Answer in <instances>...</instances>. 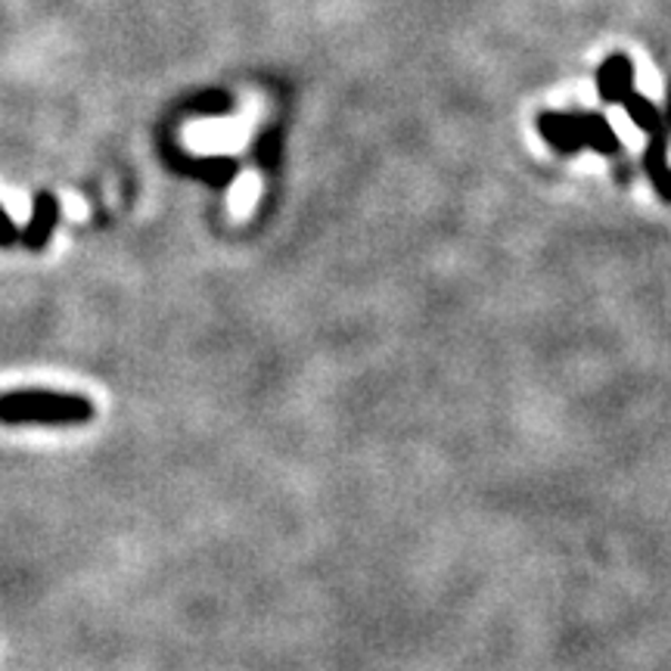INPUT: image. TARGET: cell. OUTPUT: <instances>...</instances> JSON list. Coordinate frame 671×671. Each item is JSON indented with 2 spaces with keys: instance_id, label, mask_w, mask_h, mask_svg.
<instances>
[{
  "instance_id": "cell-4",
  "label": "cell",
  "mask_w": 671,
  "mask_h": 671,
  "mask_svg": "<svg viewBox=\"0 0 671 671\" xmlns=\"http://www.w3.org/2000/svg\"><path fill=\"white\" fill-rule=\"evenodd\" d=\"M13 243H19V227H16L13 218L7 211L0 209V249H7Z\"/></svg>"
},
{
  "instance_id": "cell-1",
  "label": "cell",
  "mask_w": 671,
  "mask_h": 671,
  "mask_svg": "<svg viewBox=\"0 0 671 671\" xmlns=\"http://www.w3.org/2000/svg\"><path fill=\"white\" fill-rule=\"evenodd\" d=\"M97 417L88 395L53 388H13L0 392L3 426H85Z\"/></svg>"
},
{
  "instance_id": "cell-3",
  "label": "cell",
  "mask_w": 671,
  "mask_h": 671,
  "mask_svg": "<svg viewBox=\"0 0 671 671\" xmlns=\"http://www.w3.org/2000/svg\"><path fill=\"white\" fill-rule=\"evenodd\" d=\"M57 224H60V203H57V196L50 194V190H41V194L34 196V209H31V221L29 227L19 234V243L31 249V253H41L50 237H53V230H57Z\"/></svg>"
},
{
  "instance_id": "cell-2",
  "label": "cell",
  "mask_w": 671,
  "mask_h": 671,
  "mask_svg": "<svg viewBox=\"0 0 671 671\" xmlns=\"http://www.w3.org/2000/svg\"><path fill=\"white\" fill-rule=\"evenodd\" d=\"M537 131L541 137L553 144L556 152H563V156H572V152H579L582 147H591L596 152H619V140L612 135L610 121L603 119V116H563V112H544V116H537Z\"/></svg>"
}]
</instances>
